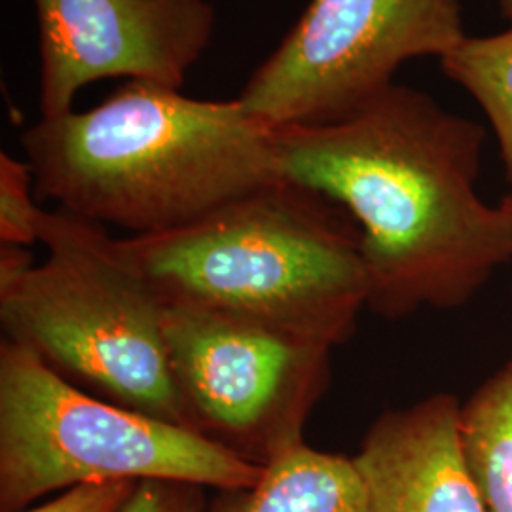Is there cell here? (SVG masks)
<instances>
[{"instance_id": "4fadbf2b", "label": "cell", "mask_w": 512, "mask_h": 512, "mask_svg": "<svg viewBox=\"0 0 512 512\" xmlns=\"http://www.w3.org/2000/svg\"><path fill=\"white\" fill-rule=\"evenodd\" d=\"M35 177L27 160L0 154V245L29 247L38 241Z\"/></svg>"}, {"instance_id": "5b68a950", "label": "cell", "mask_w": 512, "mask_h": 512, "mask_svg": "<svg viewBox=\"0 0 512 512\" xmlns=\"http://www.w3.org/2000/svg\"><path fill=\"white\" fill-rule=\"evenodd\" d=\"M260 475L262 467L192 429L95 397L2 338L0 511L93 482L169 480L222 492Z\"/></svg>"}, {"instance_id": "6da1fadb", "label": "cell", "mask_w": 512, "mask_h": 512, "mask_svg": "<svg viewBox=\"0 0 512 512\" xmlns=\"http://www.w3.org/2000/svg\"><path fill=\"white\" fill-rule=\"evenodd\" d=\"M486 131L393 84L330 124L274 129L279 177L342 207L361 232L368 310L465 306L512 260V220L476 190Z\"/></svg>"}, {"instance_id": "ba28073f", "label": "cell", "mask_w": 512, "mask_h": 512, "mask_svg": "<svg viewBox=\"0 0 512 512\" xmlns=\"http://www.w3.org/2000/svg\"><path fill=\"white\" fill-rule=\"evenodd\" d=\"M40 118L73 110L82 88L128 78L181 88L215 31L209 0H33Z\"/></svg>"}, {"instance_id": "7a4b0ae2", "label": "cell", "mask_w": 512, "mask_h": 512, "mask_svg": "<svg viewBox=\"0 0 512 512\" xmlns=\"http://www.w3.org/2000/svg\"><path fill=\"white\" fill-rule=\"evenodd\" d=\"M19 143L38 200L131 236L179 230L281 181L274 129L239 99L203 101L143 80L92 109L40 118Z\"/></svg>"}, {"instance_id": "8fae6325", "label": "cell", "mask_w": 512, "mask_h": 512, "mask_svg": "<svg viewBox=\"0 0 512 512\" xmlns=\"http://www.w3.org/2000/svg\"><path fill=\"white\" fill-rule=\"evenodd\" d=\"M459 437L488 512H512V361L461 404Z\"/></svg>"}, {"instance_id": "8992f818", "label": "cell", "mask_w": 512, "mask_h": 512, "mask_svg": "<svg viewBox=\"0 0 512 512\" xmlns=\"http://www.w3.org/2000/svg\"><path fill=\"white\" fill-rule=\"evenodd\" d=\"M184 423L258 467L304 442L330 384V346L213 311L165 308Z\"/></svg>"}, {"instance_id": "e0dca14e", "label": "cell", "mask_w": 512, "mask_h": 512, "mask_svg": "<svg viewBox=\"0 0 512 512\" xmlns=\"http://www.w3.org/2000/svg\"><path fill=\"white\" fill-rule=\"evenodd\" d=\"M505 211H507V215H509V219L512 220V194H509V196H505L503 200H501V203H499Z\"/></svg>"}, {"instance_id": "5bb4252c", "label": "cell", "mask_w": 512, "mask_h": 512, "mask_svg": "<svg viewBox=\"0 0 512 512\" xmlns=\"http://www.w3.org/2000/svg\"><path fill=\"white\" fill-rule=\"evenodd\" d=\"M137 484L133 480L80 484L18 512H120Z\"/></svg>"}, {"instance_id": "3957f363", "label": "cell", "mask_w": 512, "mask_h": 512, "mask_svg": "<svg viewBox=\"0 0 512 512\" xmlns=\"http://www.w3.org/2000/svg\"><path fill=\"white\" fill-rule=\"evenodd\" d=\"M120 245L165 308L239 317L330 348L351 338L368 304L357 224L283 179L184 228Z\"/></svg>"}, {"instance_id": "2e32d148", "label": "cell", "mask_w": 512, "mask_h": 512, "mask_svg": "<svg viewBox=\"0 0 512 512\" xmlns=\"http://www.w3.org/2000/svg\"><path fill=\"white\" fill-rule=\"evenodd\" d=\"M499 10L503 18L509 19L512 23V0H499Z\"/></svg>"}, {"instance_id": "52a82bcc", "label": "cell", "mask_w": 512, "mask_h": 512, "mask_svg": "<svg viewBox=\"0 0 512 512\" xmlns=\"http://www.w3.org/2000/svg\"><path fill=\"white\" fill-rule=\"evenodd\" d=\"M465 37L461 0H310L239 103L272 129L330 124L393 86L406 61Z\"/></svg>"}, {"instance_id": "9a60e30c", "label": "cell", "mask_w": 512, "mask_h": 512, "mask_svg": "<svg viewBox=\"0 0 512 512\" xmlns=\"http://www.w3.org/2000/svg\"><path fill=\"white\" fill-rule=\"evenodd\" d=\"M205 488L186 482L143 480L120 512H203Z\"/></svg>"}, {"instance_id": "277c9868", "label": "cell", "mask_w": 512, "mask_h": 512, "mask_svg": "<svg viewBox=\"0 0 512 512\" xmlns=\"http://www.w3.org/2000/svg\"><path fill=\"white\" fill-rule=\"evenodd\" d=\"M38 241L46 258L0 283L4 338L95 397L186 427L165 346V306L120 239L63 209H42Z\"/></svg>"}, {"instance_id": "7c38bea8", "label": "cell", "mask_w": 512, "mask_h": 512, "mask_svg": "<svg viewBox=\"0 0 512 512\" xmlns=\"http://www.w3.org/2000/svg\"><path fill=\"white\" fill-rule=\"evenodd\" d=\"M444 74L471 93L495 131L512 184V23L494 37H465L440 57Z\"/></svg>"}, {"instance_id": "9c48e42d", "label": "cell", "mask_w": 512, "mask_h": 512, "mask_svg": "<svg viewBox=\"0 0 512 512\" xmlns=\"http://www.w3.org/2000/svg\"><path fill=\"white\" fill-rule=\"evenodd\" d=\"M456 395L437 393L374 421L353 458L370 512H488L463 456Z\"/></svg>"}, {"instance_id": "30bf717a", "label": "cell", "mask_w": 512, "mask_h": 512, "mask_svg": "<svg viewBox=\"0 0 512 512\" xmlns=\"http://www.w3.org/2000/svg\"><path fill=\"white\" fill-rule=\"evenodd\" d=\"M203 512H370L353 458L300 442L268 465L253 486L222 490Z\"/></svg>"}]
</instances>
